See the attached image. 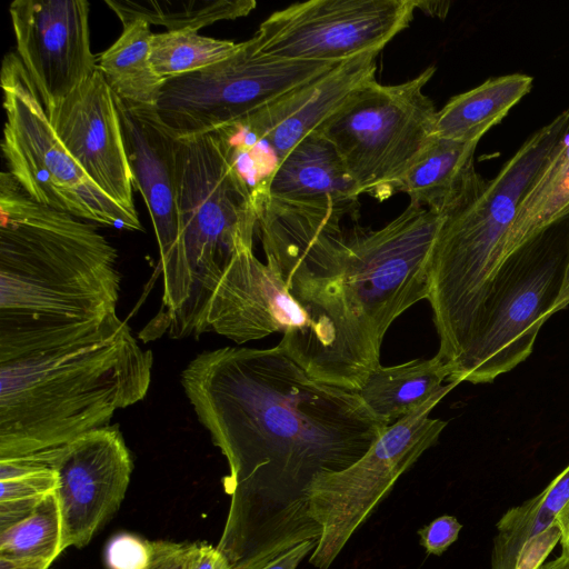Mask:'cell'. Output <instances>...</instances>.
<instances>
[{
  "instance_id": "6da1fadb",
  "label": "cell",
  "mask_w": 569,
  "mask_h": 569,
  "mask_svg": "<svg viewBox=\"0 0 569 569\" xmlns=\"http://www.w3.org/2000/svg\"><path fill=\"white\" fill-rule=\"evenodd\" d=\"M181 385L228 463L217 548L231 569H262L318 542L322 530L309 513L316 479L353 465L388 428L358 391L312 378L278 345L203 351Z\"/></svg>"
},
{
  "instance_id": "7a4b0ae2",
  "label": "cell",
  "mask_w": 569,
  "mask_h": 569,
  "mask_svg": "<svg viewBox=\"0 0 569 569\" xmlns=\"http://www.w3.org/2000/svg\"><path fill=\"white\" fill-rule=\"evenodd\" d=\"M257 232L267 263L307 318L282 348L308 375L359 391L380 363L383 337L428 297L442 216L409 204L378 230L342 228L353 213L257 199Z\"/></svg>"
},
{
  "instance_id": "3957f363",
  "label": "cell",
  "mask_w": 569,
  "mask_h": 569,
  "mask_svg": "<svg viewBox=\"0 0 569 569\" xmlns=\"http://www.w3.org/2000/svg\"><path fill=\"white\" fill-rule=\"evenodd\" d=\"M0 363L82 340L116 318V248L92 222L0 177Z\"/></svg>"
},
{
  "instance_id": "277c9868",
  "label": "cell",
  "mask_w": 569,
  "mask_h": 569,
  "mask_svg": "<svg viewBox=\"0 0 569 569\" xmlns=\"http://www.w3.org/2000/svg\"><path fill=\"white\" fill-rule=\"evenodd\" d=\"M151 350L117 316L77 342L0 363V460L63 446L109 425L150 387Z\"/></svg>"
},
{
  "instance_id": "5b68a950",
  "label": "cell",
  "mask_w": 569,
  "mask_h": 569,
  "mask_svg": "<svg viewBox=\"0 0 569 569\" xmlns=\"http://www.w3.org/2000/svg\"><path fill=\"white\" fill-rule=\"evenodd\" d=\"M177 179L179 237L160 267L162 305L140 331L144 340L197 336L222 272L237 252L253 247V192L213 132L179 138Z\"/></svg>"
},
{
  "instance_id": "8992f818",
  "label": "cell",
  "mask_w": 569,
  "mask_h": 569,
  "mask_svg": "<svg viewBox=\"0 0 569 569\" xmlns=\"http://www.w3.org/2000/svg\"><path fill=\"white\" fill-rule=\"evenodd\" d=\"M568 134L569 106L522 143L478 198L442 216L427 297L442 359L455 361L463 353L483 292L505 259L503 242L517 209Z\"/></svg>"
},
{
  "instance_id": "52a82bcc",
  "label": "cell",
  "mask_w": 569,
  "mask_h": 569,
  "mask_svg": "<svg viewBox=\"0 0 569 569\" xmlns=\"http://www.w3.org/2000/svg\"><path fill=\"white\" fill-rule=\"evenodd\" d=\"M569 305V214L542 228L499 264L483 292L450 381L485 383L526 360L541 326Z\"/></svg>"
},
{
  "instance_id": "ba28073f",
  "label": "cell",
  "mask_w": 569,
  "mask_h": 569,
  "mask_svg": "<svg viewBox=\"0 0 569 569\" xmlns=\"http://www.w3.org/2000/svg\"><path fill=\"white\" fill-rule=\"evenodd\" d=\"M435 71L430 66L398 84L367 83L316 131L336 148L359 196L382 201L398 192L435 137L437 110L423 92Z\"/></svg>"
},
{
  "instance_id": "9c48e42d",
  "label": "cell",
  "mask_w": 569,
  "mask_h": 569,
  "mask_svg": "<svg viewBox=\"0 0 569 569\" xmlns=\"http://www.w3.org/2000/svg\"><path fill=\"white\" fill-rule=\"evenodd\" d=\"M8 172L34 201L101 226L141 231L132 213L96 186L57 136L26 68L7 53L1 68Z\"/></svg>"
},
{
  "instance_id": "30bf717a",
  "label": "cell",
  "mask_w": 569,
  "mask_h": 569,
  "mask_svg": "<svg viewBox=\"0 0 569 569\" xmlns=\"http://www.w3.org/2000/svg\"><path fill=\"white\" fill-rule=\"evenodd\" d=\"M457 385V381L449 382L389 426L353 465L316 479L310 491L309 513L322 531L309 557L313 567L328 569L399 477L437 443L447 421L431 418L430 413Z\"/></svg>"
},
{
  "instance_id": "8fae6325",
  "label": "cell",
  "mask_w": 569,
  "mask_h": 569,
  "mask_svg": "<svg viewBox=\"0 0 569 569\" xmlns=\"http://www.w3.org/2000/svg\"><path fill=\"white\" fill-rule=\"evenodd\" d=\"M335 66L276 59L250 38L229 58L166 80L157 110L178 138L203 134L246 119Z\"/></svg>"
},
{
  "instance_id": "7c38bea8",
  "label": "cell",
  "mask_w": 569,
  "mask_h": 569,
  "mask_svg": "<svg viewBox=\"0 0 569 569\" xmlns=\"http://www.w3.org/2000/svg\"><path fill=\"white\" fill-rule=\"evenodd\" d=\"M416 9V0H310L274 11L251 39L276 59L338 64L380 52Z\"/></svg>"
},
{
  "instance_id": "4fadbf2b",
  "label": "cell",
  "mask_w": 569,
  "mask_h": 569,
  "mask_svg": "<svg viewBox=\"0 0 569 569\" xmlns=\"http://www.w3.org/2000/svg\"><path fill=\"white\" fill-rule=\"evenodd\" d=\"M46 451L58 473L62 549L84 547L124 499L129 449L119 426L107 425Z\"/></svg>"
},
{
  "instance_id": "5bb4252c",
  "label": "cell",
  "mask_w": 569,
  "mask_h": 569,
  "mask_svg": "<svg viewBox=\"0 0 569 569\" xmlns=\"http://www.w3.org/2000/svg\"><path fill=\"white\" fill-rule=\"evenodd\" d=\"M18 57L49 113L89 79L91 51L87 0H16L9 7Z\"/></svg>"
},
{
  "instance_id": "9a60e30c",
  "label": "cell",
  "mask_w": 569,
  "mask_h": 569,
  "mask_svg": "<svg viewBox=\"0 0 569 569\" xmlns=\"http://www.w3.org/2000/svg\"><path fill=\"white\" fill-rule=\"evenodd\" d=\"M72 158L106 194L138 213L114 96L98 70L48 113Z\"/></svg>"
},
{
  "instance_id": "2e32d148",
  "label": "cell",
  "mask_w": 569,
  "mask_h": 569,
  "mask_svg": "<svg viewBox=\"0 0 569 569\" xmlns=\"http://www.w3.org/2000/svg\"><path fill=\"white\" fill-rule=\"evenodd\" d=\"M307 318L282 280L252 249L236 253L213 287L197 336L214 332L237 343L301 331Z\"/></svg>"
},
{
  "instance_id": "e0dca14e",
  "label": "cell",
  "mask_w": 569,
  "mask_h": 569,
  "mask_svg": "<svg viewBox=\"0 0 569 569\" xmlns=\"http://www.w3.org/2000/svg\"><path fill=\"white\" fill-rule=\"evenodd\" d=\"M379 53L346 60L232 124L249 141L267 144L278 161L316 132L360 88L376 80Z\"/></svg>"
},
{
  "instance_id": "ac0fdd59",
  "label": "cell",
  "mask_w": 569,
  "mask_h": 569,
  "mask_svg": "<svg viewBox=\"0 0 569 569\" xmlns=\"http://www.w3.org/2000/svg\"><path fill=\"white\" fill-rule=\"evenodd\" d=\"M114 101L134 189L141 193L149 211L161 267L171 258L179 237V138L162 121L157 106L133 104L116 96Z\"/></svg>"
},
{
  "instance_id": "d6986e66",
  "label": "cell",
  "mask_w": 569,
  "mask_h": 569,
  "mask_svg": "<svg viewBox=\"0 0 569 569\" xmlns=\"http://www.w3.org/2000/svg\"><path fill=\"white\" fill-rule=\"evenodd\" d=\"M256 194L291 206H338L355 213L360 197L338 151L318 132L278 160Z\"/></svg>"
},
{
  "instance_id": "ffe728a7",
  "label": "cell",
  "mask_w": 569,
  "mask_h": 569,
  "mask_svg": "<svg viewBox=\"0 0 569 569\" xmlns=\"http://www.w3.org/2000/svg\"><path fill=\"white\" fill-rule=\"evenodd\" d=\"M478 142L433 137L400 181L410 204L447 216L473 201L487 187L475 167Z\"/></svg>"
},
{
  "instance_id": "44dd1931",
  "label": "cell",
  "mask_w": 569,
  "mask_h": 569,
  "mask_svg": "<svg viewBox=\"0 0 569 569\" xmlns=\"http://www.w3.org/2000/svg\"><path fill=\"white\" fill-rule=\"evenodd\" d=\"M533 79L512 73L486 80L480 86L452 97L439 111L435 136L456 141L479 142L502 121L532 88Z\"/></svg>"
},
{
  "instance_id": "7402d4cb",
  "label": "cell",
  "mask_w": 569,
  "mask_h": 569,
  "mask_svg": "<svg viewBox=\"0 0 569 569\" xmlns=\"http://www.w3.org/2000/svg\"><path fill=\"white\" fill-rule=\"evenodd\" d=\"M450 381L449 370L436 355L395 366H379L358 391L365 405L387 427L420 407Z\"/></svg>"
},
{
  "instance_id": "603a6c76",
  "label": "cell",
  "mask_w": 569,
  "mask_h": 569,
  "mask_svg": "<svg viewBox=\"0 0 569 569\" xmlns=\"http://www.w3.org/2000/svg\"><path fill=\"white\" fill-rule=\"evenodd\" d=\"M150 24L134 20L123 26L120 37L99 58L101 71L112 93L129 103L157 106L164 79L150 61Z\"/></svg>"
},
{
  "instance_id": "cb8c5ba5",
  "label": "cell",
  "mask_w": 569,
  "mask_h": 569,
  "mask_svg": "<svg viewBox=\"0 0 569 569\" xmlns=\"http://www.w3.org/2000/svg\"><path fill=\"white\" fill-rule=\"evenodd\" d=\"M567 214H569V134L522 198L505 238V258L536 232Z\"/></svg>"
},
{
  "instance_id": "d4e9b609",
  "label": "cell",
  "mask_w": 569,
  "mask_h": 569,
  "mask_svg": "<svg viewBox=\"0 0 569 569\" xmlns=\"http://www.w3.org/2000/svg\"><path fill=\"white\" fill-rule=\"evenodd\" d=\"M122 26L134 20L159 24L168 31L193 30L222 20L248 16L253 0H106Z\"/></svg>"
},
{
  "instance_id": "484cf974",
  "label": "cell",
  "mask_w": 569,
  "mask_h": 569,
  "mask_svg": "<svg viewBox=\"0 0 569 569\" xmlns=\"http://www.w3.org/2000/svg\"><path fill=\"white\" fill-rule=\"evenodd\" d=\"M241 42L201 36L198 31L180 30L154 33L150 61L157 74L172 79L213 66L240 48Z\"/></svg>"
},
{
  "instance_id": "4316f807",
  "label": "cell",
  "mask_w": 569,
  "mask_h": 569,
  "mask_svg": "<svg viewBox=\"0 0 569 569\" xmlns=\"http://www.w3.org/2000/svg\"><path fill=\"white\" fill-rule=\"evenodd\" d=\"M63 551L56 491L26 519L0 532V557L52 563Z\"/></svg>"
},
{
  "instance_id": "83f0119b",
  "label": "cell",
  "mask_w": 569,
  "mask_h": 569,
  "mask_svg": "<svg viewBox=\"0 0 569 569\" xmlns=\"http://www.w3.org/2000/svg\"><path fill=\"white\" fill-rule=\"evenodd\" d=\"M553 522L541 510L540 492L510 508L496 525L491 569H516L528 543Z\"/></svg>"
},
{
  "instance_id": "f1b7e54d",
  "label": "cell",
  "mask_w": 569,
  "mask_h": 569,
  "mask_svg": "<svg viewBox=\"0 0 569 569\" xmlns=\"http://www.w3.org/2000/svg\"><path fill=\"white\" fill-rule=\"evenodd\" d=\"M107 559L111 569H142L149 560V541L119 536L109 545Z\"/></svg>"
},
{
  "instance_id": "f546056e",
  "label": "cell",
  "mask_w": 569,
  "mask_h": 569,
  "mask_svg": "<svg viewBox=\"0 0 569 569\" xmlns=\"http://www.w3.org/2000/svg\"><path fill=\"white\" fill-rule=\"evenodd\" d=\"M462 525L452 516L443 515L418 530L420 545L427 553L441 556L457 539Z\"/></svg>"
},
{
  "instance_id": "4dcf8cb0",
  "label": "cell",
  "mask_w": 569,
  "mask_h": 569,
  "mask_svg": "<svg viewBox=\"0 0 569 569\" xmlns=\"http://www.w3.org/2000/svg\"><path fill=\"white\" fill-rule=\"evenodd\" d=\"M193 543L149 541V560L142 569H186Z\"/></svg>"
},
{
  "instance_id": "1f68e13d",
  "label": "cell",
  "mask_w": 569,
  "mask_h": 569,
  "mask_svg": "<svg viewBox=\"0 0 569 569\" xmlns=\"http://www.w3.org/2000/svg\"><path fill=\"white\" fill-rule=\"evenodd\" d=\"M186 569H231V567L217 546L193 543Z\"/></svg>"
},
{
  "instance_id": "d6a6232c",
  "label": "cell",
  "mask_w": 569,
  "mask_h": 569,
  "mask_svg": "<svg viewBox=\"0 0 569 569\" xmlns=\"http://www.w3.org/2000/svg\"><path fill=\"white\" fill-rule=\"evenodd\" d=\"M317 546V540H308L290 550L281 553L262 569H297L298 565L311 555Z\"/></svg>"
},
{
  "instance_id": "836d02e7",
  "label": "cell",
  "mask_w": 569,
  "mask_h": 569,
  "mask_svg": "<svg viewBox=\"0 0 569 569\" xmlns=\"http://www.w3.org/2000/svg\"><path fill=\"white\" fill-rule=\"evenodd\" d=\"M50 563L0 557V569H49Z\"/></svg>"
},
{
  "instance_id": "e575fe53",
  "label": "cell",
  "mask_w": 569,
  "mask_h": 569,
  "mask_svg": "<svg viewBox=\"0 0 569 569\" xmlns=\"http://www.w3.org/2000/svg\"><path fill=\"white\" fill-rule=\"evenodd\" d=\"M556 522L558 523L561 530L560 543L562 552L569 555V500L557 515Z\"/></svg>"
},
{
  "instance_id": "d590c367",
  "label": "cell",
  "mask_w": 569,
  "mask_h": 569,
  "mask_svg": "<svg viewBox=\"0 0 569 569\" xmlns=\"http://www.w3.org/2000/svg\"><path fill=\"white\" fill-rule=\"evenodd\" d=\"M539 569H569V555L561 552L559 557L545 562Z\"/></svg>"
}]
</instances>
